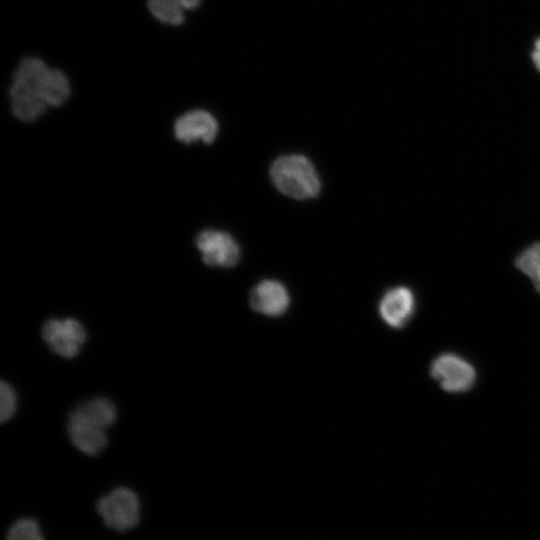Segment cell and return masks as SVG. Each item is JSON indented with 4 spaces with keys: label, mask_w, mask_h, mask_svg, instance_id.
Here are the masks:
<instances>
[{
    "label": "cell",
    "mask_w": 540,
    "mask_h": 540,
    "mask_svg": "<svg viewBox=\"0 0 540 540\" xmlns=\"http://www.w3.org/2000/svg\"><path fill=\"white\" fill-rule=\"evenodd\" d=\"M37 57H25L13 75L9 96L13 114L22 121H33L49 107L41 94V84L48 70Z\"/></svg>",
    "instance_id": "cell-1"
},
{
    "label": "cell",
    "mask_w": 540,
    "mask_h": 540,
    "mask_svg": "<svg viewBox=\"0 0 540 540\" xmlns=\"http://www.w3.org/2000/svg\"><path fill=\"white\" fill-rule=\"evenodd\" d=\"M275 187L295 199H309L319 194L321 181L311 161L302 155H286L276 159L270 170Z\"/></svg>",
    "instance_id": "cell-2"
},
{
    "label": "cell",
    "mask_w": 540,
    "mask_h": 540,
    "mask_svg": "<svg viewBox=\"0 0 540 540\" xmlns=\"http://www.w3.org/2000/svg\"><path fill=\"white\" fill-rule=\"evenodd\" d=\"M97 511L107 527L127 531L139 522V498L129 488L118 487L98 501Z\"/></svg>",
    "instance_id": "cell-3"
},
{
    "label": "cell",
    "mask_w": 540,
    "mask_h": 540,
    "mask_svg": "<svg viewBox=\"0 0 540 540\" xmlns=\"http://www.w3.org/2000/svg\"><path fill=\"white\" fill-rule=\"evenodd\" d=\"M431 376L442 389L450 393H461L471 389L476 380L473 366L458 355L445 353L431 364Z\"/></svg>",
    "instance_id": "cell-4"
},
{
    "label": "cell",
    "mask_w": 540,
    "mask_h": 540,
    "mask_svg": "<svg viewBox=\"0 0 540 540\" xmlns=\"http://www.w3.org/2000/svg\"><path fill=\"white\" fill-rule=\"evenodd\" d=\"M42 337L54 353L64 358H73L85 342L86 332L75 319H52L44 324Z\"/></svg>",
    "instance_id": "cell-5"
},
{
    "label": "cell",
    "mask_w": 540,
    "mask_h": 540,
    "mask_svg": "<svg viewBox=\"0 0 540 540\" xmlns=\"http://www.w3.org/2000/svg\"><path fill=\"white\" fill-rule=\"evenodd\" d=\"M196 245L203 261L209 266L229 268L234 266L240 257L238 244L231 235L223 231H202L196 238Z\"/></svg>",
    "instance_id": "cell-6"
},
{
    "label": "cell",
    "mask_w": 540,
    "mask_h": 540,
    "mask_svg": "<svg viewBox=\"0 0 540 540\" xmlns=\"http://www.w3.org/2000/svg\"><path fill=\"white\" fill-rule=\"evenodd\" d=\"M382 320L394 329L404 327L415 314L416 297L407 286H396L385 292L379 302Z\"/></svg>",
    "instance_id": "cell-7"
},
{
    "label": "cell",
    "mask_w": 540,
    "mask_h": 540,
    "mask_svg": "<svg viewBox=\"0 0 540 540\" xmlns=\"http://www.w3.org/2000/svg\"><path fill=\"white\" fill-rule=\"evenodd\" d=\"M218 124L213 115L205 110H193L180 116L174 124L175 137L184 143L198 140L209 144L214 141Z\"/></svg>",
    "instance_id": "cell-8"
},
{
    "label": "cell",
    "mask_w": 540,
    "mask_h": 540,
    "mask_svg": "<svg viewBox=\"0 0 540 540\" xmlns=\"http://www.w3.org/2000/svg\"><path fill=\"white\" fill-rule=\"evenodd\" d=\"M290 303L288 291L278 281L263 280L250 294V305L258 313L276 317L284 314Z\"/></svg>",
    "instance_id": "cell-9"
},
{
    "label": "cell",
    "mask_w": 540,
    "mask_h": 540,
    "mask_svg": "<svg viewBox=\"0 0 540 540\" xmlns=\"http://www.w3.org/2000/svg\"><path fill=\"white\" fill-rule=\"evenodd\" d=\"M68 419L106 430L115 423L117 410L110 400L98 397L78 405Z\"/></svg>",
    "instance_id": "cell-10"
},
{
    "label": "cell",
    "mask_w": 540,
    "mask_h": 540,
    "mask_svg": "<svg viewBox=\"0 0 540 540\" xmlns=\"http://www.w3.org/2000/svg\"><path fill=\"white\" fill-rule=\"evenodd\" d=\"M67 431L72 444L78 450L90 456L99 454L108 444L105 429L80 421L68 419Z\"/></svg>",
    "instance_id": "cell-11"
},
{
    "label": "cell",
    "mask_w": 540,
    "mask_h": 540,
    "mask_svg": "<svg viewBox=\"0 0 540 540\" xmlns=\"http://www.w3.org/2000/svg\"><path fill=\"white\" fill-rule=\"evenodd\" d=\"M41 94L48 106L63 105L70 96V84L66 75L57 68H48L41 84Z\"/></svg>",
    "instance_id": "cell-12"
},
{
    "label": "cell",
    "mask_w": 540,
    "mask_h": 540,
    "mask_svg": "<svg viewBox=\"0 0 540 540\" xmlns=\"http://www.w3.org/2000/svg\"><path fill=\"white\" fill-rule=\"evenodd\" d=\"M515 267L527 276L540 294V242L523 249L514 260Z\"/></svg>",
    "instance_id": "cell-13"
},
{
    "label": "cell",
    "mask_w": 540,
    "mask_h": 540,
    "mask_svg": "<svg viewBox=\"0 0 540 540\" xmlns=\"http://www.w3.org/2000/svg\"><path fill=\"white\" fill-rule=\"evenodd\" d=\"M151 14L160 22L180 25L183 20V6L178 0H147Z\"/></svg>",
    "instance_id": "cell-14"
},
{
    "label": "cell",
    "mask_w": 540,
    "mask_h": 540,
    "mask_svg": "<svg viewBox=\"0 0 540 540\" xmlns=\"http://www.w3.org/2000/svg\"><path fill=\"white\" fill-rule=\"evenodd\" d=\"M9 540H41L43 539L38 523L32 518L16 521L8 530Z\"/></svg>",
    "instance_id": "cell-15"
},
{
    "label": "cell",
    "mask_w": 540,
    "mask_h": 540,
    "mask_svg": "<svg viewBox=\"0 0 540 540\" xmlns=\"http://www.w3.org/2000/svg\"><path fill=\"white\" fill-rule=\"evenodd\" d=\"M17 398L12 386L4 380L0 383V421H8L15 413Z\"/></svg>",
    "instance_id": "cell-16"
},
{
    "label": "cell",
    "mask_w": 540,
    "mask_h": 540,
    "mask_svg": "<svg viewBox=\"0 0 540 540\" xmlns=\"http://www.w3.org/2000/svg\"><path fill=\"white\" fill-rule=\"evenodd\" d=\"M532 60L536 68L540 71V38L534 44V49L532 51Z\"/></svg>",
    "instance_id": "cell-17"
},
{
    "label": "cell",
    "mask_w": 540,
    "mask_h": 540,
    "mask_svg": "<svg viewBox=\"0 0 540 540\" xmlns=\"http://www.w3.org/2000/svg\"><path fill=\"white\" fill-rule=\"evenodd\" d=\"M184 9H193L198 6L200 0H178Z\"/></svg>",
    "instance_id": "cell-18"
}]
</instances>
